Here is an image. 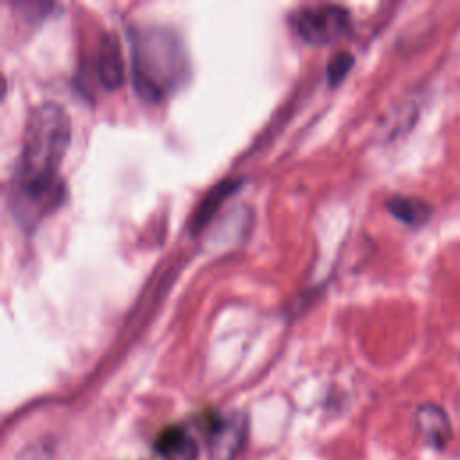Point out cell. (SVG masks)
<instances>
[{
	"instance_id": "6da1fadb",
	"label": "cell",
	"mask_w": 460,
	"mask_h": 460,
	"mask_svg": "<svg viewBox=\"0 0 460 460\" xmlns=\"http://www.w3.org/2000/svg\"><path fill=\"white\" fill-rule=\"evenodd\" d=\"M70 131L68 113L56 102H41L27 117L9 196L13 216L25 230H32L65 198L59 167Z\"/></svg>"
},
{
	"instance_id": "7a4b0ae2",
	"label": "cell",
	"mask_w": 460,
	"mask_h": 460,
	"mask_svg": "<svg viewBox=\"0 0 460 460\" xmlns=\"http://www.w3.org/2000/svg\"><path fill=\"white\" fill-rule=\"evenodd\" d=\"M131 81L146 101H164L189 77V58L181 38L167 27H131Z\"/></svg>"
},
{
	"instance_id": "3957f363",
	"label": "cell",
	"mask_w": 460,
	"mask_h": 460,
	"mask_svg": "<svg viewBox=\"0 0 460 460\" xmlns=\"http://www.w3.org/2000/svg\"><path fill=\"white\" fill-rule=\"evenodd\" d=\"M291 25L304 41L325 45L349 32L350 14L338 4H309L291 13Z\"/></svg>"
},
{
	"instance_id": "277c9868",
	"label": "cell",
	"mask_w": 460,
	"mask_h": 460,
	"mask_svg": "<svg viewBox=\"0 0 460 460\" xmlns=\"http://www.w3.org/2000/svg\"><path fill=\"white\" fill-rule=\"evenodd\" d=\"M246 438V417L232 413L226 419H217L212 426V446L219 460H234Z\"/></svg>"
},
{
	"instance_id": "5b68a950",
	"label": "cell",
	"mask_w": 460,
	"mask_h": 460,
	"mask_svg": "<svg viewBox=\"0 0 460 460\" xmlns=\"http://www.w3.org/2000/svg\"><path fill=\"white\" fill-rule=\"evenodd\" d=\"M415 422L422 438L435 449H444L453 438V428L444 408L433 402H424L417 408Z\"/></svg>"
},
{
	"instance_id": "8992f818",
	"label": "cell",
	"mask_w": 460,
	"mask_h": 460,
	"mask_svg": "<svg viewBox=\"0 0 460 460\" xmlns=\"http://www.w3.org/2000/svg\"><path fill=\"white\" fill-rule=\"evenodd\" d=\"M97 72L104 88H119L124 81V59L117 36L106 32L99 45Z\"/></svg>"
},
{
	"instance_id": "52a82bcc",
	"label": "cell",
	"mask_w": 460,
	"mask_h": 460,
	"mask_svg": "<svg viewBox=\"0 0 460 460\" xmlns=\"http://www.w3.org/2000/svg\"><path fill=\"white\" fill-rule=\"evenodd\" d=\"M156 449L164 460H198V442L181 426L165 429L156 442Z\"/></svg>"
},
{
	"instance_id": "ba28073f",
	"label": "cell",
	"mask_w": 460,
	"mask_h": 460,
	"mask_svg": "<svg viewBox=\"0 0 460 460\" xmlns=\"http://www.w3.org/2000/svg\"><path fill=\"white\" fill-rule=\"evenodd\" d=\"M386 207L394 217L411 226L424 225L433 214V207L429 203L410 196H392L386 201Z\"/></svg>"
},
{
	"instance_id": "9c48e42d",
	"label": "cell",
	"mask_w": 460,
	"mask_h": 460,
	"mask_svg": "<svg viewBox=\"0 0 460 460\" xmlns=\"http://www.w3.org/2000/svg\"><path fill=\"white\" fill-rule=\"evenodd\" d=\"M237 189V181L234 180H226L221 181L217 185H214V189H210L207 192V196L203 198V201L199 203L198 210L192 216V223L190 228L192 232H199L205 228V225L212 219V216L219 210V207L223 205V201Z\"/></svg>"
},
{
	"instance_id": "30bf717a",
	"label": "cell",
	"mask_w": 460,
	"mask_h": 460,
	"mask_svg": "<svg viewBox=\"0 0 460 460\" xmlns=\"http://www.w3.org/2000/svg\"><path fill=\"white\" fill-rule=\"evenodd\" d=\"M354 66V56L350 52H345V50H340L336 54H332V58L329 59L327 63V81L331 86H336L340 84L347 74L350 72V68Z\"/></svg>"
}]
</instances>
